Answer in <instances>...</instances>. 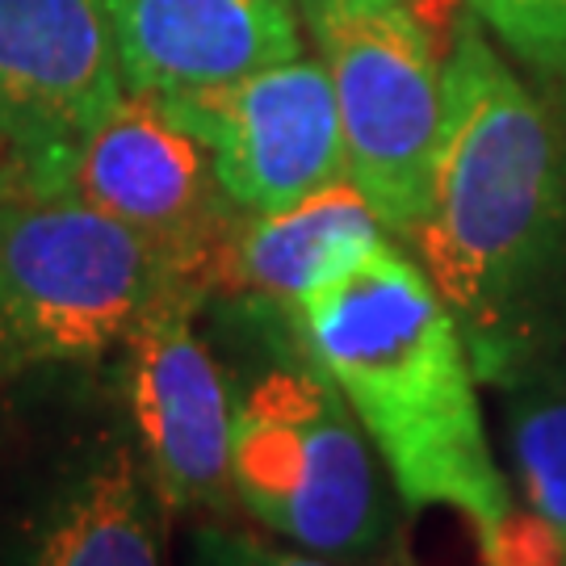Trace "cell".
<instances>
[{
	"label": "cell",
	"mask_w": 566,
	"mask_h": 566,
	"mask_svg": "<svg viewBox=\"0 0 566 566\" xmlns=\"http://www.w3.org/2000/svg\"><path fill=\"white\" fill-rule=\"evenodd\" d=\"M420 264L462 327L474 374L504 386L566 340V164L546 114L495 46L462 25Z\"/></svg>",
	"instance_id": "obj_1"
},
{
	"label": "cell",
	"mask_w": 566,
	"mask_h": 566,
	"mask_svg": "<svg viewBox=\"0 0 566 566\" xmlns=\"http://www.w3.org/2000/svg\"><path fill=\"white\" fill-rule=\"evenodd\" d=\"M306 357L361 420L399 504L470 521L486 566L516 528V500L491 453L479 374L424 264L386 240L294 306Z\"/></svg>",
	"instance_id": "obj_2"
},
{
	"label": "cell",
	"mask_w": 566,
	"mask_h": 566,
	"mask_svg": "<svg viewBox=\"0 0 566 566\" xmlns=\"http://www.w3.org/2000/svg\"><path fill=\"white\" fill-rule=\"evenodd\" d=\"M168 282L160 252L63 185L0 156V365L97 361Z\"/></svg>",
	"instance_id": "obj_3"
},
{
	"label": "cell",
	"mask_w": 566,
	"mask_h": 566,
	"mask_svg": "<svg viewBox=\"0 0 566 566\" xmlns=\"http://www.w3.org/2000/svg\"><path fill=\"white\" fill-rule=\"evenodd\" d=\"M361 420L315 361L264 369L235 399V504L285 546L336 563H378L399 507Z\"/></svg>",
	"instance_id": "obj_4"
},
{
	"label": "cell",
	"mask_w": 566,
	"mask_h": 566,
	"mask_svg": "<svg viewBox=\"0 0 566 566\" xmlns=\"http://www.w3.org/2000/svg\"><path fill=\"white\" fill-rule=\"evenodd\" d=\"M344 126L348 181L390 235L416 240L432 206L446 84L407 0H298Z\"/></svg>",
	"instance_id": "obj_5"
},
{
	"label": "cell",
	"mask_w": 566,
	"mask_h": 566,
	"mask_svg": "<svg viewBox=\"0 0 566 566\" xmlns=\"http://www.w3.org/2000/svg\"><path fill=\"white\" fill-rule=\"evenodd\" d=\"M39 181L63 185L139 231L160 252L168 273L198 290L219 285L227 248L243 223L223 193L210 147L147 93H126L114 109H105Z\"/></svg>",
	"instance_id": "obj_6"
},
{
	"label": "cell",
	"mask_w": 566,
	"mask_h": 566,
	"mask_svg": "<svg viewBox=\"0 0 566 566\" xmlns=\"http://www.w3.org/2000/svg\"><path fill=\"white\" fill-rule=\"evenodd\" d=\"M202 298L198 285L168 282L122 344L130 432L168 512H223L235 500V395L193 324Z\"/></svg>",
	"instance_id": "obj_7"
},
{
	"label": "cell",
	"mask_w": 566,
	"mask_h": 566,
	"mask_svg": "<svg viewBox=\"0 0 566 566\" xmlns=\"http://www.w3.org/2000/svg\"><path fill=\"white\" fill-rule=\"evenodd\" d=\"M160 102L210 147L240 214H273L348 177L340 105L324 60L294 55L243 81Z\"/></svg>",
	"instance_id": "obj_8"
},
{
	"label": "cell",
	"mask_w": 566,
	"mask_h": 566,
	"mask_svg": "<svg viewBox=\"0 0 566 566\" xmlns=\"http://www.w3.org/2000/svg\"><path fill=\"white\" fill-rule=\"evenodd\" d=\"M168 504L135 432L102 428L0 500V566H164Z\"/></svg>",
	"instance_id": "obj_9"
},
{
	"label": "cell",
	"mask_w": 566,
	"mask_h": 566,
	"mask_svg": "<svg viewBox=\"0 0 566 566\" xmlns=\"http://www.w3.org/2000/svg\"><path fill=\"white\" fill-rule=\"evenodd\" d=\"M122 97L102 0H0V156L42 177Z\"/></svg>",
	"instance_id": "obj_10"
},
{
	"label": "cell",
	"mask_w": 566,
	"mask_h": 566,
	"mask_svg": "<svg viewBox=\"0 0 566 566\" xmlns=\"http://www.w3.org/2000/svg\"><path fill=\"white\" fill-rule=\"evenodd\" d=\"M126 93L181 97L303 55L290 0H102Z\"/></svg>",
	"instance_id": "obj_11"
},
{
	"label": "cell",
	"mask_w": 566,
	"mask_h": 566,
	"mask_svg": "<svg viewBox=\"0 0 566 566\" xmlns=\"http://www.w3.org/2000/svg\"><path fill=\"white\" fill-rule=\"evenodd\" d=\"M386 235L390 231L378 210L344 177L285 210L243 214L223 256L219 285L294 315L303 294L357 264L365 252L386 243Z\"/></svg>",
	"instance_id": "obj_12"
},
{
	"label": "cell",
	"mask_w": 566,
	"mask_h": 566,
	"mask_svg": "<svg viewBox=\"0 0 566 566\" xmlns=\"http://www.w3.org/2000/svg\"><path fill=\"white\" fill-rule=\"evenodd\" d=\"M500 390L525 521L546 533L566 566V340L512 374Z\"/></svg>",
	"instance_id": "obj_13"
},
{
	"label": "cell",
	"mask_w": 566,
	"mask_h": 566,
	"mask_svg": "<svg viewBox=\"0 0 566 566\" xmlns=\"http://www.w3.org/2000/svg\"><path fill=\"white\" fill-rule=\"evenodd\" d=\"M474 9H479L525 60L563 67L566 0H474Z\"/></svg>",
	"instance_id": "obj_14"
},
{
	"label": "cell",
	"mask_w": 566,
	"mask_h": 566,
	"mask_svg": "<svg viewBox=\"0 0 566 566\" xmlns=\"http://www.w3.org/2000/svg\"><path fill=\"white\" fill-rule=\"evenodd\" d=\"M185 566H348L298 546H273L261 533L231 528L223 521H206L189 533Z\"/></svg>",
	"instance_id": "obj_15"
},
{
	"label": "cell",
	"mask_w": 566,
	"mask_h": 566,
	"mask_svg": "<svg viewBox=\"0 0 566 566\" xmlns=\"http://www.w3.org/2000/svg\"><path fill=\"white\" fill-rule=\"evenodd\" d=\"M563 72H566V60H563Z\"/></svg>",
	"instance_id": "obj_16"
}]
</instances>
